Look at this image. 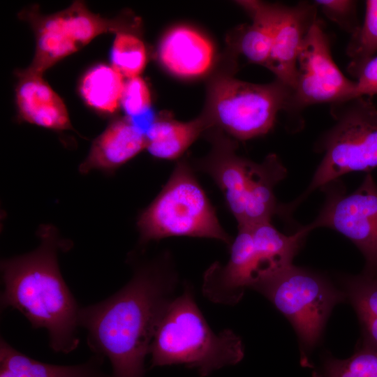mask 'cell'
Here are the masks:
<instances>
[{"label":"cell","mask_w":377,"mask_h":377,"mask_svg":"<svg viewBox=\"0 0 377 377\" xmlns=\"http://www.w3.org/2000/svg\"><path fill=\"white\" fill-rule=\"evenodd\" d=\"M128 262L133 269L128 282L80 312V327L86 330L88 345L94 355L109 360L111 377L145 376L156 330L179 283L168 251L147 259L131 252Z\"/></svg>","instance_id":"6da1fadb"},{"label":"cell","mask_w":377,"mask_h":377,"mask_svg":"<svg viewBox=\"0 0 377 377\" xmlns=\"http://www.w3.org/2000/svg\"><path fill=\"white\" fill-rule=\"evenodd\" d=\"M37 235L36 249L1 261V307L18 310L33 328L47 330L53 351L69 353L79 345L81 307L61 276L58 253L71 244L50 225L40 226Z\"/></svg>","instance_id":"7a4b0ae2"},{"label":"cell","mask_w":377,"mask_h":377,"mask_svg":"<svg viewBox=\"0 0 377 377\" xmlns=\"http://www.w3.org/2000/svg\"><path fill=\"white\" fill-rule=\"evenodd\" d=\"M150 368L183 365L201 377L239 363L244 357L241 338L232 330L215 333L197 305L193 286L169 304L153 337Z\"/></svg>","instance_id":"3957f363"},{"label":"cell","mask_w":377,"mask_h":377,"mask_svg":"<svg viewBox=\"0 0 377 377\" xmlns=\"http://www.w3.org/2000/svg\"><path fill=\"white\" fill-rule=\"evenodd\" d=\"M137 228L142 249L151 241L173 236L214 239L229 248L232 242L185 160L177 162L161 192L139 214Z\"/></svg>","instance_id":"277c9868"},{"label":"cell","mask_w":377,"mask_h":377,"mask_svg":"<svg viewBox=\"0 0 377 377\" xmlns=\"http://www.w3.org/2000/svg\"><path fill=\"white\" fill-rule=\"evenodd\" d=\"M370 98L333 104L336 124L323 138L324 156L307 194L343 175L377 167V108Z\"/></svg>","instance_id":"5b68a950"},{"label":"cell","mask_w":377,"mask_h":377,"mask_svg":"<svg viewBox=\"0 0 377 377\" xmlns=\"http://www.w3.org/2000/svg\"><path fill=\"white\" fill-rule=\"evenodd\" d=\"M292 89L276 79L266 84L221 77L212 85L209 121L239 140L267 133L278 112L289 109Z\"/></svg>","instance_id":"8992f818"},{"label":"cell","mask_w":377,"mask_h":377,"mask_svg":"<svg viewBox=\"0 0 377 377\" xmlns=\"http://www.w3.org/2000/svg\"><path fill=\"white\" fill-rule=\"evenodd\" d=\"M20 17L31 24L36 38V52L30 66L18 77L39 75L55 63L76 52L100 34L129 32L121 18L108 19L91 12L81 1L50 15H42L37 6L24 9Z\"/></svg>","instance_id":"52a82bcc"},{"label":"cell","mask_w":377,"mask_h":377,"mask_svg":"<svg viewBox=\"0 0 377 377\" xmlns=\"http://www.w3.org/2000/svg\"><path fill=\"white\" fill-rule=\"evenodd\" d=\"M251 288L289 320L308 350L318 342L332 309L343 300V295L326 280L293 265Z\"/></svg>","instance_id":"ba28073f"},{"label":"cell","mask_w":377,"mask_h":377,"mask_svg":"<svg viewBox=\"0 0 377 377\" xmlns=\"http://www.w3.org/2000/svg\"><path fill=\"white\" fill-rule=\"evenodd\" d=\"M356 82L333 60L328 36L317 20L307 33L297 58V73L288 110L354 98Z\"/></svg>","instance_id":"9c48e42d"},{"label":"cell","mask_w":377,"mask_h":377,"mask_svg":"<svg viewBox=\"0 0 377 377\" xmlns=\"http://www.w3.org/2000/svg\"><path fill=\"white\" fill-rule=\"evenodd\" d=\"M332 228L352 241L367 263V272L377 269V184L368 173L353 193L327 191V198L316 219L306 226Z\"/></svg>","instance_id":"30bf717a"},{"label":"cell","mask_w":377,"mask_h":377,"mask_svg":"<svg viewBox=\"0 0 377 377\" xmlns=\"http://www.w3.org/2000/svg\"><path fill=\"white\" fill-rule=\"evenodd\" d=\"M317 6L300 2L294 6L272 4L273 38L266 68L292 91L297 73V58L304 38L317 19Z\"/></svg>","instance_id":"8fae6325"},{"label":"cell","mask_w":377,"mask_h":377,"mask_svg":"<svg viewBox=\"0 0 377 377\" xmlns=\"http://www.w3.org/2000/svg\"><path fill=\"white\" fill-rule=\"evenodd\" d=\"M226 265L214 263L205 272L202 291L210 302L225 306L237 304L256 274L253 238L249 225L238 226Z\"/></svg>","instance_id":"7c38bea8"},{"label":"cell","mask_w":377,"mask_h":377,"mask_svg":"<svg viewBox=\"0 0 377 377\" xmlns=\"http://www.w3.org/2000/svg\"><path fill=\"white\" fill-rule=\"evenodd\" d=\"M227 143L220 142L213 153L197 162L195 167L214 181L222 191L229 210L239 224L251 188L253 161L236 155L231 145Z\"/></svg>","instance_id":"4fadbf2b"},{"label":"cell","mask_w":377,"mask_h":377,"mask_svg":"<svg viewBox=\"0 0 377 377\" xmlns=\"http://www.w3.org/2000/svg\"><path fill=\"white\" fill-rule=\"evenodd\" d=\"M145 134L128 117L116 119L93 141L87 158L79 166L81 174L98 170L108 175L146 149Z\"/></svg>","instance_id":"5bb4252c"},{"label":"cell","mask_w":377,"mask_h":377,"mask_svg":"<svg viewBox=\"0 0 377 377\" xmlns=\"http://www.w3.org/2000/svg\"><path fill=\"white\" fill-rule=\"evenodd\" d=\"M158 55L162 65L172 74L181 77L203 75L210 68L214 47L209 40L187 26H177L162 38Z\"/></svg>","instance_id":"9a60e30c"},{"label":"cell","mask_w":377,"mask_h":377,"mask_svg":"<svg viewBox=\"0 0 377 377\" xmlns=\"http://www.w3.org/2000/svg\"><path fill=\"white\" fill-rule=\"evenodd\" d=\"M19 78L16 101L24 121L56 131L73 129L63 101L42 76Z\"/></svg>","instance_id":"2e32d148"},{"label":"cell","mask_w":377,"mask_h":377,"mask_svg":"<svg viewBox=\"0 0 377 377\" xmlns=\"http://www.w3.org/2000/svg\"><path fill=\"white\" fill-rule=\"evenodd\" d=\"M249 226L256 261V275L253 285L291 266L302 241L310 232L305 226L293 235H286L277 230L270 221Z\"/></svg>","instance_id":"e0dca14e"},{"label":"cell","mask_w":377,"mask_h":377,"mask_svg":"<svg viewBox=\"0 0 377 377\" xmlns=\"http://www.w3.org/2000/svg\"><path fill=\"white\" fill-rule=\"evenodd\" d=\"M103 357L94 355L87 362L56 365L36 360L0 341V377H111L101 369Z\"/></svg>","instance_id":"ac0fdd59"},{"label":"cell","mask_w":377,"mask_h":377,"mask_svg":"<svg viewBox=\"0 0 377 377\" xmlns=\"http://www.w3.org/2000/svg\"><path fill=\"white\" fill-rule=\"evenodd\" d=\"M209 119L198 118L188 122L155 119L146 133V149L154 158L174 160L209 126Z\"/></svg>","instance_id":"d6986e66"},{"label":"cell","mask_w":377,"mask_h":377,"mask_svg":"<svg viewBox=\"0 0 377 377\" xmlns=\"http://www.w3.org/2000/svg\"><path fill=\"white\" fill-rule=\"evenodd\" d=\"M252 23L239 31L237 48L249 61L266 67L272 45V4L258 1H242Z\"/></svg>","instance_id":"ffe728a7"},{"label":"cell","mask_w":377,"mask_h":377,"mask_svg":"<svg viewBox=\"0 0 377 377\" xmlns=\"http://www.w3.org/2000/svg\"><path fill=\"white\" fill-rule=\"evenodd\" d=\"M124 82V76L112 66L100 64L88 71L82 77L81 95L91 107L113 113L121 103Z\"/></svg>","instance_id":"44dd1931"},{"label":"cell","mask_w":377,"mask_h":377,"mask_svg":"<svg viewBox=\"0 0 377 377\" xmlns=\"http://www.w3.org/2000/svg\"><path fill=\"white\" fill-rule=\"evenodd\" d=\"M346 289L361 325L363 343L377 349V274L365 272L350 278Z\"/></svg>","instance_id":"7402d4cb"},{"label":"cell","mask_w":377,"mask_h":377,"mask_svg":"<svg viewBox=\"0 0 377 377\" xmlns=\"http://www.w3.org/2000/svg\"><path fill=\"white\" fill-rule=\"evenodd\" d=\"M365 6L364 22L351 34L346 48V54L350 58L347 71L355 77L377 55V0H367Z\"/></svg>","instance_id":"603a6c76"},{"label":"cell","mask_w":377,"mask_h":377,"mask_svg":"<svg viewBox=\"0 0 377 377\" xmlns=\"http://www.w3.org/2000/svg\"><path fill=\"white\" fill-rule=\"evenodd\" d=\"M313 377H377V349L362 343L345 360L327 357Z\"/></svg>","instance_id":"cb8c5ba5"},{"label":"cell","mask_w":377,"mask_h":377,"mask_svg":"<svg viewBox=\"0 0 377 377\" xmlns=\"http://www.w3.org/2000/svg\"><path fill=\"white\" fill-rule=\"evenodd\" d=\"M112 66L124 77H138L147 63V52L143 42L130 32L116 34L111 50Z\"/></svg>","instance_id":"d4e9b609"},{"label":"cell","mask_w":377,"mask_h":377,"mask_svg":"<svg viewBox=\"0 0 377 377\" xmlns=\"http://www.w3.org/2000/svg\"><path fill=\"white\" fill-rule=\"evenodd\" d=\"M120 104L130 119L151 110L150 93L143 79L138 76L124 82Z\"/></svg>","instance_id":"484cf974"},{"label":"cell","mask_w":377,"mask_h":377,"mask_svg":"<svg viewBox=\"0 0 377 377\" xmlns=\"http://www.w3.org/2000/svg\"><path fill=\"white\" fill-rule=\"evenodd\" d=\"M313 3L320 8L329 19L348 32L353 34L360 26L355 1L316 0Z\"/></svg>","instance_id":"4316f807"},{"label":"cell","mask_w":377,"mask_h":377,"mask_svg":"<svg viewBox=\"0 0 377 377\" xmlns=\"http://www.w3.org/2000/svg\"><path fill=\"white\" fill-rule=\"evenodd\" d=\"M356 79L354 98L377 94V55L364 65Z\"/></svg>","instance_id":"83f0119b"},{"label":"cell","mask_w":377,"mask_h":377,"mask_svg":"<svg viewBox=\"0 0 377 377\" xmlns=\"http://www.w3.org/2000/svg\"><path fill=\"white\" fill-rule=\"evenodd\" d=\"M371 273H374V274H377V269L375 272H371Z\"/></svg>","instance_id":"f1b7e54d"}]
</instances>
